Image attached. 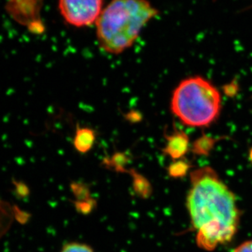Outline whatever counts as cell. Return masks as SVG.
Segmentation results:
<instances>
[{
    "label": "cell",
    "instance_id": "cell-16",
    "mask_svg": "<svg viewBox=\"0 0 252 252\" xmlns=\"http://www.w3.org/2000/svg\"><path fill=\"white\" fill-rule=\"evenodd\" d=\"M16 190H17V195H20L21 196H25L26 195L28 194L29 190L28 188L27 187V185H24L22 183H16Z\"/></svg>",
    "mask_w": 252,
    "mask_h": 252
},
{
    "label": "cell",
    "instance_id": "cell-9",
    "mask_svg": "<svg viewBox=\"0 0 252 252\" xmlns=\"http://www.w3.org/2000/svg\"><path fill=\"white\" fill-rule=\"evenodd\" d=\"M131 175L133 177V189L136 193L138 194V196H142L143 198L148 197L152 192V188L148 180L133 170H131Z\"/></svg>",
    "mask_w": 252,
    "mask_h": 252
},
{
    "label": "cell",
    "instance_id": "cell-3",
    "mask_svg": "<svg viewBox=\"0 0 252 252\" xmlns=\"http://www.w3.org/2000/svg\"><path fill=\"white\" fill-rule=\"evenodd\" d=\"M220 109L219 90L201 76L185 79L173 93L171 110L186 126H210L218 118Z\"/></svg>",
    "mask_w": 252,
    "mask_h": 252
},
{
    "label": "cell",
    "instance_id": "cell-8",
    "mask_svg": "<svg viewBox=\"0 0 252 252\" xmlns=\"http://www.w3.org/2000/svg\"><path fill=\"white\" fill-rule=\"evenodd\" d=\"M217 140V138L203 134L201 138H197L192 144V153L196 155L208 156Z\"/></svg>",
    "mask_w": 252,
    "mask_h": 252
},
{
    "label": "cell",
    "instance_id": "cell-14",
    "mask_svg": "<svg viewBox=\"0 0 252 252\" xmlns=\"http://www.w3.org/2000/svg\"><path fill=\"white\" fill-rule=\"evenodd\" d=\"M94 205V201L93 199L88 201H75V208L80 213L88 214L92 211Z\"/></svg>",
    "mask_w": 252,
    "mask_h": 252
},
{
    "label": "cell",
    "instance_id": "cell-11",
    "mask_svg": "<svg viewBox=\"0 0 252 252\" xmlns=\"http://www.w3.org/2000/svg\"><path fill=\"white\" fill-rule=\"evenodd\" d=\"M60 252H94L90 246L78 242H70L63 246Z\"/></svg>",
    "mask_w": 252,
    "mask_h": 252
},
{
    "label": "cell",
    "instance_id": "cell-15",
    "mask_svg": "<svg viewBox=\"0 0 252 252\" xmlns=\"http://www.w3.org/2000/svg\"><path fill=\"white\" fill-rule=\"evenodd\" d=\"M233 252H252V240L242 243L238 248H235Z\"/></svg>",
    "mask_w": 252,
    "mask_h": 252
},
{
    "label": "cell",
    "instance_id": "cell-12",
    "mask_svg": "<svg viewBox=\"0 0 252 252\" xmlns=\"http://www.w3.org/2000/svg\"><path fill=\"white\" fill-rule=\"evenodd\" d=\"M70 188L75 197L77 198L76 201H88L91 199L90 198L89 189L85 185L78 184V183H73L72 185H70Z\"/></svg>",
    "mask_w": 252,
    "mask_h": 252
},
{
    "label": "cell",
    "instance_id": "cell-4",
    "mask_svg": "<svg viewBox=\"0 0 252 252\" xmlns=\"http://www.w3.org/2000/svg\"><path fill=\"white\" fill-rule=\"evenodd\" d=\"M104 0H59L63 19L72 27H86L96 24L103 11Z\"/></svg>",
    "mask_w": 252,
    "mask_h": 252
},
{
    "label": "cell",
    "instance_id": "cell-13",
    "mask_svg": "<svg viewBox=\"0 0 252 252\" xmlns=\"http://www.w3.org/2000/svg\"><path fill=\"white\" fill-rule=\"evenodd\" d=\"M126 160H127V158L124 154H122V153L121 154H116L110 160L111 163H107V165H111V166L115 165V169L118 170V171H126L124 170V164L126 162Z\"/></svg>",
    "mask_w": 252,
    "mask_h": 252
},
{
    "label": "cell",
    "instance_id": "cell-7",
    "mask_svg": "<svg viewBox=\"0 0 252 252\" xmlns=\"http://www.w3.org/2000/svg\"><path fill=\"white\" fill-rule=\"evenodd\" d=\"M16 218V208L0 198V239L8 232Z\"/></svg>",
    "mask_w": 252,
    "mask_h": 252
},
{
    "label": "cell",
    "instance_id": "cell-1",
    "mask_svg": "<svg viewBox=\"0 0 252 252\" xmlns=\"http://www.w3.org/2000/svg\"><path fill=\"white\" fill-rule=\"evenodd\" d=\"M187 208L201 249L212 252L233 240L240 211L234 194L213 169L203 167L191 172Z\"/></svg>",
    "mask_w": 252,
    "mask_h": 252
},
{
    "label": "cell",
    "instance_id": "cell-2",
    "mask_svg": "<svg viewBox=\"0 0 252 252\" xmlns=\"http://www.w3.org/2000/svg\"><path fill=\"white\" fill-rule=\"evenodd\" d=\"M158 10L148 0H112L96 22L97 39L102 50L122 54L129 49Z\"/></svg>",
    "mask_w": 252,
    "mask_h": 252
},
{
    "label": "cell",
    "instance_id": "cell-10",
    "mask_svg": "<svg viewBox=\"0 0 252 252\" xmlns=\"http://www.w3.org/2000/svg\"><path fill=\"white\" fill-rule=\"evenodd\" d=\"M190 168L191 164L188 160L180 159L175 160L172 164H170L168 168V172L170 177L182 178L186 175Z\"/></svg>",
    "mask_w": 252,
    "mask_h": 252
},
{
    "label": "cell",
    "instance_id": "cell-5",
    "mask_svg": "<svg viewBox=\"0 0 252 252\" xmlns=\"http://www.w3.org/2000/svg\"><path fill=\"white\" fill-rule=\"evenodd\" d=\"M166 145L163 152L172 158L173 160H180L185 157L189 149V138L184 131H178L171 135L165 136Z\"/></svg>",
    "mask_w": 252,
    "mask_h": 252
},
{
    "label": "cell",
    "instance_id": "cell-6",
    "mask_svg": "<svg viewBox=\"0 0 252 252\" xmlns=\"http://www.w3.org/2000/svg\"><path fill=\"white\" fill-rule=\"evenodd\" d=\"M96 133L92 128L78 126L75 131L73 145L78 153H87L94 145Z\"/></svg>",
    "mask_w": 252,
    "mask_h": 252
}]
</instances>
